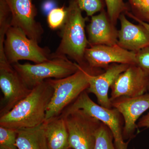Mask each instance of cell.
Returning a JSON list of instances; mask_svg holds the SVG:
<instances>
[{
  "label": "cell",
  "instance_id": "obj_1",
  "mask_svg": "<svg viewBox=\"0 0 149 149\" xmlns=\"http://www.w3.org/2000/svg\"><path fill=\"white\" fill-rule=\"evenodd\" d=\"M53 93L50 84L46 80L43 81L10 111L0 116V126L17 130L42 124Z\"/></svg>",
  "mask_w": 149,
  "mask_h": 149
},
{
  "label": "cell",
  "instance_id": "obj_2",
  "mask_svg": "<svg viewBox=\"0 0 149 149\" xmlns=\"http://www.w3.org/2000/svg\"><path fill=\"white\" fill-rule=\"evenodd\" d=\"M66 20L63 26L61 40L55 52L51 58L68 56L83 68L89 70L85 59V53L89 46L85 31L87 18L83 17L82 10L74 0L70 3Z\"/></svg>",
  "mask_w": 149,
  "mask_h": 149
},
{
  "label": "cell",
  "instance_id": "obj_3",
  "mask_svg": "<svg viewBox=\"0 0 149 149\" xmlns=\"http://www.w3.org/2000/svg\"><path fill=\"white\" fill-rule=\"evenodd\" d=\"M88 73H91L80 66L77 71L69 76L46 80L53 88L54 93L47 108L45 122L59 116L81 93L87 91Z\"/></svg>",
  "mask_w": 149,
  "mask_h": 149
},
{
  "label": "cell",
  "instance_id": "obj_4",
  "mask_svg": "<svg viewBox=\"0 0 149 149\" xmlns=\"http://www.w3.org/2000/svg\"><path fill=\"white\" fill-rule=\"evenodd\" d=\"M12 65L30 90L47 79L69 76L77 71L80 67L76 63L68 59L66 56L52 57L46 61L35 64L18 62Z\"/></svg>",
  "mask_w": 149,
  "mask_h": 149
},
{
  "label": "cell",
  "instance_id": "obj_5",
  "mask_svg": "<svg viewBox=\"0 0 149 149\" xmlns=\"http://www.w3.org/2000/svg\"><path fill=\"white\" fill-rule=\"evenodd\" d=\"M83 109L107 125L111 131L116 149H128L130 140L125 142L123 137L124 120L118 110L107 108L95 103L90 97L87 91L83 92L74 102L68 106L61 114L72 111Z\"/></svg>",
  "mask_w": 149,
  "mask_h": 149
},
{
  "label": "cell",
  "instance_id": "obj_6",
  "mask_svg": "<svg viewBox=\"0 0 149 149\" xmlns=\"http://www.w3.org/2000/svg\"><path fill=\"white\" fill-rule=\"evenodd\" d=\"M38 42L27 37L18 27L11 26L6 33L4 51L8 61L13 65L20 60L39 63L51 58L47 48H43Z\"/></svg>",
  "mask_w": 149,
  "mask_h": 149
},
{
  "label": "cell",
  "instance_id": "obj_7",
  "mask_svg": "<svg viewBox=\"0 0 149 149\" xmlns=\"http://www.w3.org/2000/svg\"><path fill=\"white\" fill-rule=\"evenodd\" d=\"M61 116L64 118L66 123L69 148L94 149L96 133L101 122L83 109L75 110Z\"/></svg>",
  "mask_w": 149,
  "mask_h": 149
},
{
  "label": "cell",
  "instance_id": "obj_8",
  "mask_svg": "<svg viewBox=\"0 0 149 149\" xmlns=\"http://www.w3.org/2000/svg\"><path fill=\"white\" fill-rule=\"evenodd\" d=\"M0 88L3 94L0 116L8 113L30 93L18 72L6 58L0 59Z\"/></svg>",
  "mask_w": 149,
  "mask_h": 149
},
{
  "label": "cell",
  "instance_id": "obj_9",
  "mask_svg": "<svg viewBox=\"0 0 149 149\" xmlns=\"http://www.w3.org/2000/svg\"><path fill=\"white\" fill-rule=\"evenodd\" d=\"M136 52L127 50L116 44L109 46H89L85 53V62L88 69L100 74L98 70L105 69L112 63L136 64Z\"/></svg>",
  "mask_w": 149,
  "mask_h": 149
},
{
  "label": "cell",
  "instance_id": "obj_10",
  "mask_svg": "<svg viewBox=\"0 0 149 149\" xmlns=\"http://www.w3.org/2000/svg\"><path fill=\"white\" fill-rule=\"evenodd\" d=\"M112 107L118 110L124 120V140H131L135 137L137 123L141 116L149 109V93L134 97L123 96L112 100Z\"/></svg>",
  "mask_w": 149,
  "mask_h": 149
},
{
  "label": "cell",
  "instance_id": "obj_11",
  "mask_svg": "<svg viewBox=\"0 0 149 149\" xmlns=\"http://www.w3.org/2000/svg\"><path fill=\"white\" fill-rule=\"evenodd\" d=\"M12 14L11 26L21 29L30 39L40 42L44 30L36 21L33 0H6Z\"/></svg>",
  "mask_w": 149,
  "mask_h": 149
},
{
  "label": "cell",
  "instance_id": "obj_12",
  "mask_svg": "<svg viewBox=\"0 0 149 149\" xmlns=\"http://www.w3.org/2000/svg\"><path fill=\"white\" fill-rule=\"evenodd\" d=\"M148 76L136 64L130 65L111 87V101L123 96L134 97L147 93Z\"/></svg>",
  "mask_w": 149,
  "mask_h": 149
},
{
  "label": "cell",
  "instance_id": "obj_13",
  "mask_svg": "<svg viewBox=\"0 0 149 149\" xmlns=\"http://www.w3.org/2000/svg\"><path fill=\"white\" fill-rule=\"evenodd\" d=\"M130 65L112 63L105 69L104 72L97 74L88 73L89 87L88 93H93L97 98L100 105L111 108V101L109 96V91L119 74L125 71Z\"/></svg>",
  "mask_w": 149,
  "mask_h": 149
},
{
  "label": "cell",
  "instance_id": "obj_14",
  "mask_svg": "<svg viewBox=\"0 0 149 149\" xmlns=\"http://www.w3.org/2000/svg\"><path fill=\"white\" fill-rule=\"evenodd\" d=\"M86 29L89 46L117 44L118 30L104 10L99 14L91 17Z\"/></svg>",
  "mask_w": 149,
  "mask_h": 149
},
{
  "label": "cell",
  "instance_id": "obj_15",
  "mask_svg": "<svg viewBox=\"0 0 149 149\" xmlns=\"http://www.w3.org/2000/svg\"><path fill=\"white\" fill-rule=\"evenodd\" d=\"M118 19L120 29L118 30V45L135 52L149 46V32L145 27L132 23L123 13Z\"/></svg>",
  "mask_w": 149,
  "mask_h": 149
},
{
  "label": "cell",
  "instance_id": "obj_16",
  "mask_svg": "<svg viewBox=\"0 0 149 149\" xmlns=\"http://www.w3.org/2000/svg\"><path fill=\"white\" fill-rule=\"evenodd\" d=\"M49 149H69L68 134L64 118L61 116L44 123Z\"/></svg>",
  "mask_w": 149,
  "mask_h": 149
},
{
  "label": "cell",
  "instance_id": "obj_17",
  "mask_svg": "<svg viewBox=\"0 0 149 149\" xmlns=\"http://www.w3.org/2000/svg\"><path fill=\"white\" fill-rule=\"evenodd\" d=\"M17 131L18 149H49L44 123L32 128H21Z\"/></svg>",
  "mask_w": 149,
  "mask_h": 149
},
{
  "label": "cell",
  "instance_id": "obj_18",
  "mask_svg": "<svg viewBox=\"0 0 149 149\" xmlns=\"http://www.w3.org/2000/svg\"><path fill=\"white\" fill-rule=\"evenodd\" d=\"M94 149H116L112 133L109 128L102 122L96 133Z\"/></svg>",
  "mask_w": 149,
  "mask_h": 149
},
{
  "label": "cell",
  "instance_id": "obj_19",
  "mask_svg": "<svg viewBox=\"0 0 149 149\" xmlns=\"http://www.w3.org/2000/svg\"><path fill=\"white\" fill-rule=\"evenodd\" d=\"M12 14L6 0H0V47H3L6 33L11 26Z\"/></svg>",
  "mask_w": 149,
  "mask_h": 149
},
{
  "label": "cell",
  "instance_id": "obj_20",
  "mask_svg": "<svg viewBox=\"0 0 149 149\" xmlns=\"http://www.w3.org/2000/svg\"><path fill=\"white\" fill-rule=\"evenodd\" d=\"M132 14L141 21L149 24V0H128Z\"/></svg>",
  "mask_w": 149,
  "mask_h": 149
},
{
  "label": "cell",
  "instance_id": "obj_21",
  "mask_svg": "<svg viewBox=\"0 0 149 149\" xmlns=\"http://www.w3.org/2000/svg\"><path fill=\"white\" fill-rule=\"evenodd\" d=\"M105 1L107 13L112 23L116 26L120 15L127 11V6L123 0H105Z\"/></svg>",
  "mask_w": 149,
  "mask_h": 149
},
{
  "label": "cell",
  "instance_id": "obj_22",
  "mask_svg": "<svg viewBox=\"0 0 149 149\" xmlns=\"http://www.w3.org/2000/svg\"><path fill=\"white\" fill-rule=\"evenodd\" d=\"M67 15V9L64 7L54 8L48 14L49 27L54 30L62 27L66 20Z\"/></svg>",
  "mask_w": 149,
  "mask_h": 149
},
{
  "label": "cell",
  "instance_id": "obj_23",
  "mask_svg": "<svg viewBox=\"0 0 149 149\" xmlns=\"http://www.w3.org/2000/svg\"><path fill=\"white\" fill-rule=\"evenodd\" d=\"M17 137V130L0 126V148L18 149L16 146Z\"/></svg>",
  "mask_w": 149,
  "mask_h": 149
},
{
  "label": "cell",
  "instance_id": "obj_24",
  "mask_svg": "<svg viewBox=\"0 0 149 149\" xmlns=\"http://www.w3.org/2000/svg\"><path fill=\"white\" fill-rule=\"evenodd\" d=\"M81 10L85 11L87 16L92 17L96 13L103 10L102 0H74Z\"/></svg>",
  "mask_w": 149,
  "mask_h": 149
},
{
  "label": "cell",
  "instance_id": "obj_25",
  "mask_svg": "<svg viewBox=\"0 0 149 149\" xmlns=\"http://www.w3.org/2000/svg\"><path fill=\"white\" fill-rule=\"evenodd\" d=\"M136 65L149 75V46L136 52Z\"/></svg>",
  "mask_w": 149,
  "mask_h": 149
},
{
  "label": "cell",
  "instance_id": "obj_26",
  "mask_svg": "<svg viewBox=\"0 0 149 149\" xmlns=\"http://www.w3.org/2000/svg\"><path fill=\"white\" fill-rule=\"evenodd\" d=\"M56 3L52 0H47L42 4V9L45 13L49 14L50 12L56 8Z\"/></svg>",
  "mask_w": 149,
  "mask_h": 149
},
{
  "label": "cell",
  "instance_id": "obj_27",
  "mask_svg": "<svg viewBox=\"0 0 149 149\" xmlns=\"http://www.w3.org/2000/svg\"><path fill=\"white\" fill-rule=\"evenodd\" d=\"M137 126L138 128H149V112L139 119Z\"/></svg>",
  "mask_w": 149,
  "mask_h": 149
},
{
  "label": "cell",
  "instance_id": "obj_28",
  "mask_svg": "<svg viewBox=\"0 0 149 149\" xmlns=\"http://www.w3.org/2000/svg\"><path fill=\"white\" fill-rule=\"evenodd\" d=\"M125 13L126 14L127 16L130 17V18H132V19H134V20H135V21L137 22L138 23H139V24H141V25H143V27H145V28L147 30H148L149 32V24H148V23H146V22L141 21V20H140L139 19L136 18V17H135L131 13L129 12L128 11L125 12Z\"/></svg>",
  "mask_w": 149,
  "mask_h": 149
},
{
  "label": "cell",
  "instance_id": "obj_29",
  "mask_svg": "<svg viewBox=\"0 0 149 149\" xmlns=\"http://www.w3.org/2000/svg\"><path fill=\"white\" fill-rule=\"evenodd\" d=\"M147 93H149V75L148 76V85H147Z\"/></svg>",
  "mask_w": 149,
  "mask_h": 149
},
{
  "label": "cell",
  "instance_id": "obj_30",
  "mask_svg": "<svg viewBox=\"0 0 149 149\" xmlns=\"http://www.w3.org/2000/svg\"><path fill=\"white\" fill-rule=\"evenodd\" d=\"M0 149H6L3 148H0Z\"/></svg>",
  "mask_w": 149,
  "mask_h": 149
},
{
  "label": "cell",
  "instance_id": "obj_31",
  "mask_svg": "<svg viewBox=\"0 0 149 149\" xmlns=\"http://www.w3.org/2000/svg\"><path fill=\"white\" fill-rule=\"evenodd\" d=\"M69 149H72V148H70Z\"/></svg>",
  "mask_w": 149,
  "mask_h": 149
}]
</instances>
